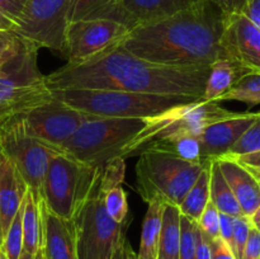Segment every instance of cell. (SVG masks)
I'll return each mask as SVG.
<instances>
[{
    "label": "cell",
    "instance_id": "obj_1",
    "mask_svg": "<svg viewBox=\"0 0 260 259\" xmlns=\"http://www.w3.org/2000/svg\"><path fill=\"white\" fill-rule=\"evenodd\" d=\"M230 15L210 0L129 30L122 46L149 62L179 69L210 68L229 58L223 37Z\"/></svg>",
    "mask_w": 260,
    "mask_h": 259
},
{
    "label": "cell",
    "instance_id": "obj_2",
    "mask_svg": "<svg viewBox=\"0 0 260 259\" xmlns=\"http://www.w3.org/2000/svg\"><path fill=\"white\" fill-rule=\"evenodd\" d=\"M210 68L179 69L149 62L122 42L81 63H66L46 75L52 90L101 89L203 98Z\"/></svg>",
    "mask_w": 260,
    "mask_h": 259
},
{
    "label": "cell",
    "instance_id": "obj_3",
    "mask_svg": "<svg viewBox=\"0 0 260 259\" xmlns=\"http://www.w3.org/2000/svg\"><path fill=\"white\" fill-rule=\"evenodd\" d=\"M101 167L90 190L71 218L78 259H118L128 245L126 233L131 221L127 218L124 222H116L107 212Z\"/></svg>",
    "mask_w": 260,
    "mask_h": 259
},
{
    "label": "cell",
    "instance_id": "obj_4",
    "mask_svg": "<svg viewBox=\"0 0 260 259\" xmlns=\"http://www.w3.org/2000/svg\"><path fill=\"white\" fill-rule=\"evenodd\" d=\"M56 98L86 114L112 118L149 119L173 107L202 98L101 89L53 90Z\"/></svg>",
    "mask_w": 260,
    "mask_h": 259
},
{
    "label": "cell",
    "instance_id": "obj_5",
    "mask_svg": "<svg viewBox=\"0 0 260 259\" xmlns=\"http://www.w3.org/2000/svg\"><path fill=\"white\" fill-rule=\"evenodd\" d=\"M235 112L228 111L218 102L205 99L173 107L157 116L149 118L144 128L127 145L122 157L137 156L142 151L183 136L198 137L206 127L231 117Z\"/></svg>",
    "mask_w": 260,
    "mask_h": 259
},
{
    "label": "cell",
    "instance_id": "obj_6",
    "mask_svg": "<svg viewBox=\"0 0 260 259\" xmlns=\"http://www.w3.org/2000/svg\"><path fill=\"white\" fill-rule=\"evenodd\" d=\"M136 189L146 203L160 200L179 206L203 168L167 150H146L137 155Z\"/></svg>",
    "mask_w": 260,
    "mask_h": 259
},
{
    "label": "cell",
    "instance_id": "obj_7",
    "mask_svg": "<svg viewBox=\"0 0 260 259\" xmlns=\"http://www.w3.org/2000/svg\"><path fill=\"white\" fill-rule=\"evenodd\" d=\"M142 118H112L89 116L61 151L91 167H101L116 157H122L127 145L146 124Z\"/></svg>",
    "mask_w": 260,
    "mask_h": 259
},
{
    "label": "cell",
    "instance_id": "obj_8",
    "mask_svg": "<svg viewBox=\"0 0 260 259\" xmlns=\"http://www.w3.org/2000/svg\"><path fill=\"white\" fill-rule=\"evenodd\" d=\"M38 50L27 40L23 50L0 68V121L28 113L53 99V90L38 68Z\"/></svg>",
    "mask_w": 260,
    "mask_h": 259
},
{
    "label": "cell",
    "instance_id": "obj_9",
    "mask_svg": "<svg viewBox=\"0 0 260 259\" xmlns=\"http://www.w3.org/2000/svg\"><path fill=\"white\" fill-rule=\"evenodd\" d=\"M99 167L58 152L48 163L40 197L53 215L71 220L76 208L90 190Z\"/></svg>",
    "mask_w": 260,
    "mask_h": 259
},
{
    "label": "cell",
    "instance_id": "obj_10",
    "mask_svg": "<svg viewBox=\"0 0 260 259\" xmlns=\"http://www.w3.org/2000/svg\"><path fill=\"white\" fill-rule=\"evenodd\" d=\"M0 151L14 164L28 188L38 196L48 163L61 152L30 136L23 114L0 121Z\"/></svg>",
    "mask_w": 260,
    "mask_h": 259
},
{
    "label": "cell",
    "instance_id": "obj_11",
    "mask_svg": "<svg viewBox=\"0 0 260 259\" xmlns=\"http://www.w3.org/2000/svg\"><path fill=\"white\" fill-rule=\"evenodd\" d=\"M73 0H27L14 30L38 47L63 53Z\"/></svg>",
    "mask_w": 260,
    "mask_h": 259
},
{
    "label": "cell",
    "instance_id": "obj_12",
    "mask_svg": "<svg viewBox=\"0 0 260 259\" xmlns=\"http://www.w3.org/2000/svg\"><path fill=\"white\" fill-rule=\"evenodd\" d=\"M129 29L108 19H83L70 22L65 30L63 53L68 63H81L121 43Z\"/></svg>",
    "mask_w": 260,
    "mask_h": 259
},
{
    "label": "cell",
    "instance_id": "obj_13",
    "mask_svg": "<svg viewBox=\"0 0 260 259\" xmlns=\"http://www.w3.org/2000/svg\"><path fill=\"white\" fill-rule=\"evenodd\" d=\"M89 116L68 106L53 94L52 101L23 114V118L30 136L61 151L62 145Z\"/></svg>",
    "mask_w": 260,
    "mask_h": 259
},
{
    "label": "cell",
    "instance_id": "obj_14",
    "mask_svg": "<svg viewBox=\"0 0 260 259\" xmlns=\"http://www.w3.org/2000/svg\"><path fill=\"white\" fill-rule=\"evenodd\" d=\"M259 114L260 111L243 113L235 112L231 117L206 127L205 131L198 136L202 164H207L228 155L234 145L258 118Z\"/></svg>",
    "mask_w": 260,
    "mask_h": 259
},
{
    "label": "cell",
    "instance_id": "obj_15",
    "mask_svg": "<svg viewBox=\"0 0 260 259\" xmlns=\"http://www.w3.org/2000/svg\"><path fill=\"white\" fill-rule=\"evenodd\" d=\"M223 45L230 60L249 74L260 75V30L245 15H230Z\"/></svg>",
    "mask_w": 260,
    "mask_h": 259
},
{
    "label": "cell",
    "instance_id": "obj_16",
    "mask_svg": "<svg viewBox=\"0 0 260 259\" xmlns=\"http://www.w3.org/2000/svg\"><path fill=\"white\" fill-rule=\"evenodd\" d=\"M42 213V253L46 259H78L73 221L53 215L40 197Z\"/></svg>",
    "mask_w": 260,
    "mask_h": 259
},
{
    "label": "cell",
    "instance_id": "obj_17",
    "mask_svg": "<svg viewBox=\"0 0 260 259\" xmlns=\"http://www.w3.org/2000/svg\"><path fill=\"white\" fill-rule=\"evenodd\" d=\"M245 216L251 217L260 206V188L256 178L245 167L229 156L216 160Z\"/></svg>",
    "mask_w": 260,
    "mask_h": 259
},
{
    "label": "cell",
    "instance_id": "obj_18",
    "mask_svg": "<svg viewBox=\"0 0 260 259\" xmlns=\"http://www.w3.org/2000/svg\"><path fill=\"white\" fill-rule=\"evenodd\" d=\"M28 185L12 161L0 151V222L3 235L19 211Z\"/></svg>",
    "mask_w": 260,
    "mask_h": 259
},
{
    "label": "cell",
    "instance_id": "obj_19",
    "mask_svg": "<svg viewBox=\"0 0 260 259\" xmlns=\"http://www.w3.org/2000/svg\"><path fill=\"white\" fill-rule=\"evenodd\" d=\"M201 0H119L128 19L129 29L156 22L184 10Z\"/></svg>",
    "mask_w": 260,
    "mask_h": 259
},
{
    "label": "cell",
    "instance_id": "obj_20",
    "mask_svg": "<svg viewBox=\"0 0 260 259\" xmlns=\"http://www.w3.org/2000/svg\"><path fill=\"white\" fill-rule=\"evenodd\" d=\"M250 75L241 65L230 58L216 60L210 66L207 81H206L203 99L218 102V99L238 84L244 76Z\"/></svg>",
    "mask_w": 260,
    "mask_h": 259
},
{
    "label": "cell",
    "instance_id": "obj_21",
    "mask_svg": "<svg viewBox=\"0 0 260 259\" xmlns=\"http://www.w3.org/2000/svg\"><path fill=\"white\" fill-rule=\"evenodd\" d=\"M83 19L114 20L122 23L129 29L128 19L119 4V0H73L69 23Z\"/></svg>",
    "mask_w": 260,
    "mask_h": 259
},
{
    "label": "cell",
    "instance_id": "obj_22",
    "mask_svg": "<svg viewBox=\"0 0 260 259\" xmlns=\"http://www.w3.org/2000/svg\"><path fill=\"white\" fill-rule=\"evenodd\" d=\"M23 250L36 255L42 245V213L40 196L28 188L23 202Z\"/></svg>",
    "mask_w": 260,
    "mask_h": 259
},
{
    "label": "cell",
    "instance_id": "obj_23",
    "mask_svg": "<svg viewBox=\"0 0 260 259\" xmlns=\"http://www.w3.org/2000/svg\"><path fill=\"white\" fill-rule=\"evenodd\" d=\"M146 215L142 223L141 240H140L137 259H156L159 249L160 233L162 223V210L165 203L160 200H152L147 203Z\"/></svg>",
    "mask_w": 260,
    "mask_h": 259
},
{
    "label": "cell",
    "instance_id": "obj_24",
    "mask_svg": "<svg viewBox=\"0 0 260 259\" xmlns=\"http://www.w3.org/2000/svg\"><path fill=\"white\" fill-rule=\"evenodd\" d=\"M180 220L179 207L165 203L162 210L161 233L156 259H179L180 251Z\"/></svg>",
    "mask_w": 260,
    "mask_h": 259
},
{
    "label": "cell",
    "instance_id": "obj_25",
    "mask_svg": "<svg viewBox=\"0 0 260 259\" xmlns=\"http://www.w3.org/2000/svg\"><path fill=\"white\" fill-rule=\"evenodd\" d=\"M210 201L221 213L234 217L244 215L216 160L210 163Z\"/></svg>",
    "mask_w": 260,
    "mask_h": 259
},
{
    "label": "cell",
    "instance_id": "obj_26",
    "mask_svg": "<svg viewBox=\"0 0 260 259\" xmlns=\"http://www.w3.org/2000/svg\"><path fill=\"white\" fill-rule=\"evenodd\" d=\"M210 163L203 168L200 177L193 183L182 203L178 206L180 213L190 220L198 221L210 202Z\"/></svg>",
    "mask_w": 260,
    "mask_h": 259
},
{
    "label": "cell",
    "instance_id": "obj_27",
    "mask_svg": "<svg viewBox=\"0 0 260 259\" xmlns=\"http://www.w3.org/2000/svg\"><path fill=\"white\" fill-rule=\"evenodd\" d=\"M220 102H241L248 104L249 108L258 106L260 104V75L250 74L244 76L234 88L218 99V103Z\"/></svg>",
    "mask_w": 260,
    "mask_h": 259
},
{
    "label": "cell",
    "instance_id": "obj_28",
    "mask_svg": "<svg viewBox=\"0 0 260 259\" xmlns=\"http://www.w3.org/2000/svg\"><path fill=\"white\" fill-rule=\"evenodd\" d=\"M24 202V201H23ZM22 216H23V203L20 206L19 211L13 218L12 223L8 228L7 233L4 234L3 239L2 250L5 254L7 259H19L20 254L23 251V225H22Z\"/></svg>",
    "mask_w": 260,
    "mask_h": 259
},
{
    "label": "cell",
    "instance_id": "obj_29",
    "mask_svg": "<svg viewBox=\"0 0 260 259\" xmlns=\"http://www.w3.org/2000/svg\"><path fill=\"white\" fill-rule=\"evenodd\" d=\"M150 150H167V151L174 152L182 159L187 161L196 163V164H202L201 160V144L198 137L196 136H183L177 140L167 142V144L159 145Z\"/></svg>",
    "mask_w": 260,
    "mask_h": 259
},
{
    "label": "cell",
    "instance_id": "obj_30",
    "mask_svg": "<svg viewBox=\"0 0 260 259\" xmlns=\"http://www.w3.org/2000/svg\"><path fill=\"white\" fill-rule=\"evenodd\" d=\"M180 251L179 259H197L198 223L182 215L180 220Z\"/></svg>",
    "mask_w": 260,
    "mask_h": 259
},
{
    "label": "cell",
    "instance_id": "obj_31",
    "mask_svg": "<svg viewBox=\"0 0 260 259\" xmlns=\"http://www.w3.org/2000/svg\"><path fill=\"white\" fill-rule=\"evenodd\" d=\"M104 205L108 215L116 222H124L128 218V201L122 185L104 193Z\"/></svg>",
    "mask_w": 260,
    "mask_h": 259
},
{
    "label": "cell",
    "instance_id": "obj_32",
    "mask_svg": "<svg viewBox=\"0 0 260 259\" xmlns=\"http://www.w3.org/2000/svg\"><path fill=\"white\" fill-rule=\"evenodd\" d=\"M126 174V161L123 157H116L101 167V185L104 192L122 185Z\"/></svg>",
    "mask_w": 260,
    "mask_h": 259
},
{
    "label": "cell",
    "instance_id": "obj_33",
    "mask_svg": "<svg viewBox=\"0 0 260 259\" xmlns=\"http://www.w3.org/2000/svg\"><path fill=\"white\" fill-rule=\"evenodd\" d=\"M25 41L13 29H0V68L23 50Z\"/></svg>",
    "mask_w": 260,
    "mask_h": 259
},
{
    "label": "cell",
    "instance_id": "obj_34",
    "mask_svg": "<svg viewBox=\"0 0 260 259\" xmlns=\"http://www.w3.org/2000/svg\"><path fill=\"white\" fill-rule=\"evenodd\" d=\"M258 150H260V114L225 156H238Z\"/></svg>",
    "mask_w": 260,
    "mask_h": 259
},
{
    "label": "cell",
    "instance_id": "obj_35",
    "mask_svg": "<svg viewBox=\"0 0 260 259\" xmlns=\"http://www.w3.org/2000/svg\"><path fill=\"white\" fill-rule=\"evenodd\" d=\"M251 228H253V222H251L250 217H248V216L241 215L235 217V220H234V234L231 249H233L236 259H241Z\"/></svg>",
    "mask_w": 260,
    "mask_h": 259
},
{
    "label": "cell",
    "instance_id": "obj_36",
    "mask_svg": "<svg viewBox=\"0 0 260 259\" xmlns=\"http://www.w3.org/2000/svg\"><path fill=\"white\" fill-rule=\"evenodd\" d=\"M197 223L201 230L210 239H216L220 236V211L211 201L207 203Z\"/></svg>",
    "mask_w": 260,
    "mask_h": 259
},
{
    "label": "cell",
    "instance_id": "obj_37",
    "mask_svg": "<svg viewBox=\"0 0 260 259\" xmlns=\"http://www.w3.org/2000/svg\"><path fill=\"white\" fill-rule=\"evenodd\" d=\"M25 3L27 0H0V13L15 24L24 10Z\"/></svg>",
    "mask_w": 260,
    "mask_h": 259
},
{
    "label": "cell",
    "instance_id": "obj_38",
    "mask_svg": "<svg viewBox=\"0 0 260 259\" xmlns=\"http://www.w3.org/2000/svg\"><path fill=\"white\" fill-rule=\"evenodd\" d=\"M260 256V231L254 226L249 233L241 259H258Z\"/></svg>",
    "mask_w": 260,
    "mask_h": 259
},
{
    "label": "cell",
    "instance_id": "obj_39",
    "mask_svg": "<svg viewBox=\"0 0 260 259\" xmlns=\"http://www.w3.org/2000/svg\"><path fill=\"white\" fill-rule=\"evenodd\" d=\"M211 255L212 259H236L233 249L220 236L211 239Z\"/></svg>",
    "mask_w": 260,
    "mask_h": 259
},
{
    "label": "cell",
    "instance_id": "obj_40",
    "mask_svg": "<svg viewBox=\"0 0 260 259\" xmlns=\"http://www.w3.org/2000/svg\"><path fill=\"white\" fill-rule=\"evenodd\" d=\"M235 159L236 161L240 163L243 167H245L249 172L253 174H260V150L249 154L238 155V156H229Z\"/></svg>",
    "mask_w": 260,
    "mask_h": 259
},
{
    "label": "cell",
    "instance_id": "obj_41",
    "mask_svg": "<svg viewBox=\"0 0 260 259\" xmlns=\"http://www.w3.org/2000/svg\"><path fill=\"white\" fill-rule=\"evenodd\" d=\"M215 5H217L226 15L241 14L246 0H210Z\"/></svg>",
    "mask_w": 260,
    "mask_h": 259
},
{
    "label": "cell",
    "instance_id": "obj_42",
    "mask_svg": "<svg viewBox=\"0 0 260 259\" xmlns=\"http://www.w3.org/2000/svg\"><path fill=\"white\" fill-rule=\"evenodd\" d=\"M234 220H235L234 216L220 212V238L225 240L230 245V248L233 244Z\"/></svg>",
    "mask_w": 260,
    "mask_h": 259
},
{
    "label": "cell",
    "instance_id": "obj_43",
    "mask_svg": "<svg viewBox=\"0 0 260 259\" xmlns=\"http://www.w3.org/2000/svg\"><path fill=\"white\" fill-rule=\"evenodd\" d=\"M241 14L245 15L260 30V0H246Z\"/></svg>",
    "mask_w": 260,
    "mask_h": 259
},
{
    "label": "cell",
    "instance_id": "obj_44",
    "mask_svg": "<svg viewBox=\"0 0 260 259\" xmlns=\"http://www.w3.org/2000/svg\"><path fill=\"white\" fill-rule=\"evenodd\" d=\"M197 259H212L211 255V239L198 226Z\"/></svg>",
    "mask_w": 260,
    "mask_h": 259
},
{
    "label": "cell",
    "instance_id": "obj_45",
    "mask_svg": "<svg viewBox=\"0 0 260 259\" xmlns=\"http://www.w3.org/2000/svg\"><path fill=\"white\" fill-rule=\"evenodd\" d=\"M14 22H12L9 18H7L0 13V29H14Z\"/></svg>",
    "mask_w": 260,
    "mask_h": 259
},
{
    "label": "cell",
    "instance_id": "obj_46",
    "mask_svg": "<svg viewBox=\"0 0 260 259\" xmlns=\"http://www.w3.org/2000/svg\"><path fill=\"white\" fill-rule=\"evenodd\" d=\"M118 259H137L136 258V254L134 253V250H132V248H131V245H127V248H126V250H124V253L122 254L121 256H119Z\"/></svg>",
    "mask_w": 260,
    "mask_h": 259
},
{
    "label": "cell",
    "instance_id": "obj_47",
    "mask_svg": "<svg viewBox=\"0 0 260 259\" xmlns=\"http://www.w3.org/2000/svg\"><path fill=\"white\" fill-rule=\"evenodd\" d=\"M250 220H251V222L254 223V225H255V223H259L260 222V206H259L258 208H256L255 212L253 213V216H251V217H250Z\"/></svg>",
    "mask_w": 260,
    "mask_h": 259
},
{
    "label": "cell",
    "instance_id": "obj_48",
    "mask_svg": "<svg viewBox=\"0 0 260 259\" xmlns=\"http://www.w3.org/2000/svg\"><path fill=\"white\" fill-rule=\"evenodd\" d=\"M19 259H36V255H33V254H29V253H27V251L23 250L22 254H20Z\"/></svg>",
    "mask_w": 260,
    "mask_h": 259
},
{
    "label": "cell",
    "instance_id": "obj_49",
    "mask_svg": "<svg viewBox=\"0 0 260 259\" xmlns=\"http://www.w3.org/2000/svg\"><path fill=\"white\" fill-rule=\"evenodd\" d=\"M36 259H43V253H42V249H40V250L36 253Z\"/></svg>",
    "mask_w": 260,
    "mask_h": 259
},
{
    "label": "cell",
    "instance_id": "obj_50",
    "mask_svg": "<svg viewBox=\"0 0 260 259\" xmlns=\"http://www.w3.org/2000/svg\"><path fill=\"white\" fill-rule=\"evenodd\" d=\"M3 239H4V235H3V230H2V222H0V246L3 244Z\"/></svg>",
    "mask_w": 260,
    "mask_h": 259
},
{
    "label": "cell",
    "instance_id": "obj_51",
    "mask_svg": "<svg viewBox=\"0 0 260 259\" xmlns=\"http://www.w3.org/2000/svg\"><path fill=\"white\" fill-rule=\"evenodd\" d=\"M251 174H253V173H251ZM253 175L256 178V180H258V184H259V188H260V174H253Z\"/></svg>",
    "mask_w": 260,
    "mask_h": 259
},
{
    "label": "cell",
    "instance_id": "obj_52",
    "mask_svg": "<svg viewBox=\"0 0 260 259\" xmlns=\"http://www.w3.org/2000/svg\"><path fill=\"white\" fill-rule=\"evenodd\" d=\"M0 259H7V256H5V254L3 253L2 248H0Z\"/></svg>",
    "mask_w": 260,
    "mask_h": 259
},
{
    "label": "cell",
    "instance_id": "obj_53",
    "mask_svg": "<svg viewBox=\"0 0 260 259\" xmlns=\"http://www.w3.org/2000/svg\"><path fill=\"white\" fill-rule=\"evenodd\" d=\"M254 226H255V228L258 229V230L260 231V222H259V223H255V225H254Z\"/></svg>",
    "mask_w": 260,
    "mask_h": 259
},
{
    "label": "cell",
    "instance_id": "obj_54",
    "mask_svg": "<svg viewBox=\"0 0 260 259\" xmlns=\"http://www.w3.org/2000/svg\"><path fill=\"white\" fill-rule=\"evenodd\" d=\"M43 259H46V258H45V255H43Z\"/></svg>",
    "mask_w": 260,
    "mask_h": 259
},
{
    "label": "cell",
    "instance_id": "obj_55",
    "mask_svg": "<svg viewBox=\"0 0 260 259\" xmlns=\"http://www.w3.org/2000/svg\"><path fill=\"white\" fill-rule=\"evenodd\" d=\"M258 259H260V256H259V258H258Z\"/></svg>",
    "mask_w": 260,
    "mask_h": 259
}]
</instances>
